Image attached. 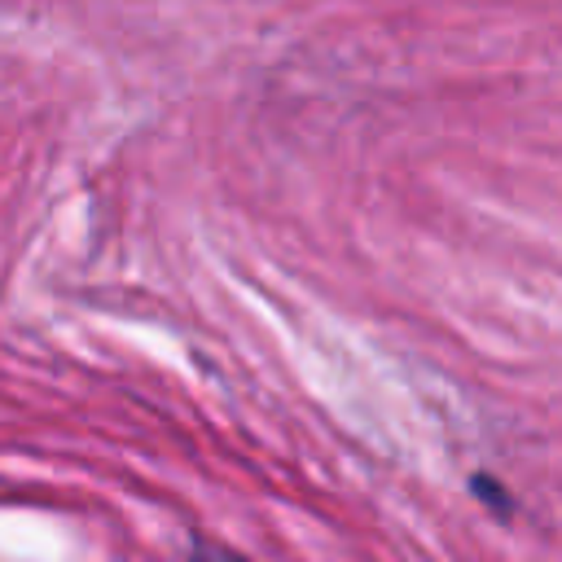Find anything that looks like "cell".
Instances as JSON below:
<instances>
[{"instance_id": "6da1fadb", "label": "cell", "mask_w": 562, "mask_h": 562, "mask_svg": "<svg viewBox=\"0 0 562 562\" xmlns=\"http://www.w3.org/2000/svg\"><path fill=\"white\" fill-rule=\"evenodd\" d=\"M193 562H246V558H237L228 549H215V544H198L193 549Z\"/></svg>"}]
</instances>
